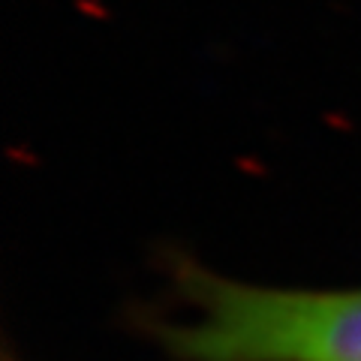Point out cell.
Returning <instances> with one entry per match:
<instances>
[{
    "label": "cell",
    "instance_id": "1",
    "mask_svg": "<svg viewBox=\"0 0 361 361\" xmlns=\"http://www.w3.org/2000/svg\"><path fill=\"white\" fill-rule=\"evenodd\" d=\"M199 319L172 331L190 361H361V289L298 292L196 280Z\"/></svg>",
    "mask_w": 361,
    "mask_h": 361
}]
</instances>
